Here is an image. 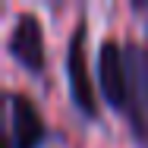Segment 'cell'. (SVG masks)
Segmentation results:
<instances>
[{
	"label": "cell",
	"instance_id": "cell-3",
	"mask_svg": "<svg viewBox=\"0 0 148 148\" xmlns=\"http://www.w3.org/2000/svg\"><path fill=\"white\" fill-rule=\"evenodd\" d=\"M10 57L29 73H44V29L35 13H19L10 32Z\"/></svg>",
	"mask_w": 148,
	"mask_h": 148
},
{
	"label": "cell",
	"instance_id": "cell-2",
	"mask_svg": "<svg viewBox=\"0 0 148 148\" xmlns=\"http://www.w3.org/2000/svg\"><path fill=\"white\" fill-rule=\"evenodd\" d=\"M85 38H88V25H85V19H79L76 29L69 32V41H66V79H69V98H73L76 110L82 117L95 120L98 117V98H95V82L88 76Z\"/></svg>",
	"mask_w": 148,
	"mask_h": 148
},
{
	"label": "cell",
	"instance_id": "cell-1",
	"mask_svg": "<svg viewBox=\"0 0 148 148\" xmlns=\"http://www.w3.org/2000/svg\"><path fill=\"white\" fill-rule=\"evenodd\" d=\"M126 120L136 142L148 148V51L139 41H126Z\"/></svg>",
	"mask_w": 148,
	"mask_h": 148
},
{
	"label": "cell",
	"instance_id": "cell-5",
	"mask_svg": "<svg viewBox=\"0 0 148 148\" xmlns=\"http://www.w3.org/2000/svg\"><path fill=\"white\" fill-rule=\"evenodd\" d=\"M10 145L13 148H38L47 139V126L41 110L35 107L29 95L22 91H10Z\"/></svg>",
	"mask_w": 148,
	"mask_h": 148
},
{
	"label": "cell",
	"instance_id": "cell-4",
	"mask_svg": "<svg viewBox=\"0 0 148 148\" xmlns=\"http://www.w3.org/2000/svg\"><path fill=\"white\" fill-rule=\"evenodd\" d=\"M98 85L114 110H126V57L117 38H104L98 47Z\"/></svg>",
	"mask_w": 148,
	"mask_h": 148
},
{
	"label": "cell",
	"instance_id": "cell-6",
	"mask_svg": "<svg viewBox=\"0 0 148 148\" xmlns=\"http://www.w3.org/2000/svg\"><path fill=\"white\" fill-rule=\"evenodd\" d=\"M6 148H13V145H10V142H6Z\"/></svg>",
	"mask_w": 148,
	"mask_h": 148
}]
</instances>
